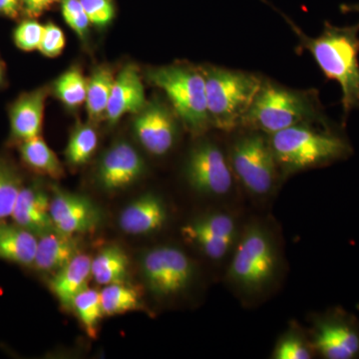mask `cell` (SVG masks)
<instances>
[{
	"label": "cell",
	"instance_id": "6da1fadb",
	"mask_svg": "<svg viewBox=\"0 0 359 359\" xmlns=\"http://www.w3.org/2000/svg\"><path fill=\"white\" fill-rule=\"evenodd\" d=\"M282 252L275 231L264 221L250 222L243 229L226 273V283L247 302L271 294L280 282Z\"/></svg>",
	"mask_w": 359,
	"mask_h": 359
},
{
	"label": "cell",
	"instance_id": "7a4b0ae2",
	"mask_svg": "<svg viewBox=\"0 0 359 359\" xmlns=\"http://www.w3.org/2000/svg\"><path fill=\"white\" fill-rule=\"evenodd\" d=\"M268 136L282 178L346 160L353 152L332 123L297 125Z\"/></svg>",
	"mask_w": 359,
	"mask_h": 359
},
{
	"label": "cell",
	"instance_id": "3957f363",
	"mask_svg": "<svg viewBox=\"0 0 359 359\" xmlns=\"http://www.w3.org/2000/svg\"><path fill=\"white\" fill-rule=\"evenodd\" d=\"M299 39L301 48L313 55L316 65L328 80L341 88L344 120L359 108V22L335 26L325 21L320 36L309 37L292 25Z\"/></svg>",
	"mask_w": 359,
	"mask_h": 359
},
{
	"label": "cell",
	"instance_id": "277c9868",
	"mask_svg": "<svg viewBox=\"0 0 359 359\" xmlns=\"http://www.w3.org/2000/svg\"><path fill=\"white\" fill-rule=\"evenodd\" d=\"M318 91L295 90L263 80L242 126L273 135L302 124H327Z\"/></svg>",
	"mask_w": 359,
	"mask_h": 359
},
{
	"label": "cell",
	"instance_id": "5b68a950",
	"mask_svg": "<svg viewBox=\"0 0 359 359\" xmlns=\"http://www.w3.org/2000/svg\"><path fill=\"white\" fill-rule=\"evenodd\" d=\"M200 68L205 78L208 111L212 126L223 131L242 126L263 78L219 66L208 65Z\"/></svg>",
	"mask_w": 359,
	"mask_h": 359
},
{
	"label": "cell",
	"instance_id": "8992f818",
	"mask_svg": "<svg viewBox=\"0 0 359 359\" xmlns=\"http://www.w3.org/2000/svg\"><path fill=\"white\" fill-rule=\"evenodd\" d=\"M146 79L166 94L180 121L193 135L204 134L212 126L202 70L195 66L175 65L150 68Z\"/></svg>",
	"mask_w": 359,
	"mask_h": 359
},
{
	"label": "cell",
	"instance_id": "52a82bcc",
	"mask_svg": "<svg viewBox=\"0 0 359 359\" xmlns=\"http://www.w3.org/2000/svg\"><path fill=\"white\" fill-rule=\"evenodd\" d=\"M229 160L236 178L250 195L266 198L275 190L280 171L268 135L250 130L238 137Z\"/></svg>",
	"mask_w": 359,
	"mask_h": 359
},
{
	"label": "cell",
	"instance_id": "ba28073f",
	"mask_svg": "<svg viewBox=\"0 0 359 359\" xmlns=\"http://www.w3.org/2000/svg\"><path fill=\"white\" fill-rule=\"evenodd\" d=\"M141 271L151 294L160 299L183 294L190 289L196 276L192 259L173 245H161L145 252L141 259Z\"/></svg>",
	"mask_w": 359,
	"mask_h": 359
},
{
	"label": "cell",
	"instance_id": "9c48e42d",
	"mask_svg": "<svg viewBox=\"0 0 359 359\" xmlns=\"http://www.w3.org/2000/svg\"><path fill=\"white\" fill-rule=\"evenodd\" d=\"M185 177L191 188L201 195L224 197L233 189L235 175L222 149L214 142L202 141L189 153Z\"/></svg>",
	"mask_w": 359,
	"mask_h": 359
},
{
	"label": "cell",
	"instance_id": "30bf717a",
	"mask_svg": "<svg viewBox=\"0 0 359 359\" xmlns=\"http://www.w3.org/2000/svg\"><path fill=\"white\" fill-rule=\"evenodd\" d=\"M309 339L320 358H359V321L344 309H332L314 316Z\"/></svg>",
	"mask_w": 359,
	"mask_h": 359
},
{
	"label": "cell",
	"instance_id": "8fae6325",
	"mask_svg": "<svg viewBox=\"0 0 359 359\" xmlns=\"http://www.w3.org/2000/svg\"><path fill=\"white\" fill-rule=\"evenodd\" d=\"M181 231L187 242L215 262L228 256L240 237L237 221L224 211L202 215L182 226Z\"/></svg>",
	"mask_w": 359,
	"mask_h": 359
},
{
	"label": "cell",
	"instance_id": "7c38bea8",
	"mask_svg": "<svg viewBox=\"0 0 359 359\" xmlns=\"http://www.w3.org/2000/svg\"><path fill=\"white\" fill-rule=\"evenodd\" d=\"M178 119L173 108L159 99H154L135 114V136L148 153L162 157L167 155L176 144Z\"/></svg>",
	"mask_w": 359,
	"mask_h": 359
},
{
	"label": "cell",
	"instance_id": "4fadbf2b",
	"mask_svg": "<svg viewBox=\"0 0 359 359\" xmlns=\"http://www.w3.org/2000/svg\"><path fill=\"white\" fill-rule=\"evenodd\" d=\"M56 231L76 236L95 230L102 221V211L85 196L53 187L49 208Z\"/></svg>",
	"mask_w": 359,
	"mask_h": 359
},
{
	"label": "cell",
	"instance_id": "5bb4252c",
	"mask_svg": "<svg viewBox=\"0 0 359 359\" xmlns=\"http://www.w3.org/2000/svg\"><path fill=\"white\" fill-rule=\"evenodd\" d=\"M145 170L143 158L131 144L116 142L99 161L97 183L106 192H117L138 181Z\"/></svg>",
	"mask_w": 359,
	"mask_h": 359
},
{
	"label": "cell",
	"instance_id": "9a60e30c",
	"mask_svg": "<svg viewBox=\"0 0 359 359\" xmlns=\"http://www.w3.org/2000/svg\"><path fill=\"white\" fill-rule=\"evenodd\" d=\"M140 70L134 65L124 66L116 75L105 120L110 126L126 114H137L147 104Z\"/></svg>",
	"mask_w": 359,
	"mask_h": 359
},
{
	"label": "cell",
	"instance_id": "2e32d148",
	"mask_svg": "<svg viewBox=\"0 0 359 359\" xmlns=\"http://www.w3.org/2000/svg\"><path fill=\"white\" fill-rule=\"evenodd\" d=\"M50 87H40L21 94L9 107L11 140L14 143L32 140L40 136L43 123L45 102Z\"/></svg>",
	"mask_w": 359,
	"mask_h": 359
},
{
	"label": "cell",
	"instance_id": "e0dca14e",
	"mask_svg": "<svg viewBox=\"0 0 359 359\" xmlns=\"http://www.w3.org/2000/svg\"><path fill=\"white\" fill-rule=\"evenodd\" d=\"M168 221L166 204L160 196L147 193L130 203L120 214V228L129 235L146 236L161 230Z\"/></svg>",
	"mask_w": 359,
	"mask_h": 359
},
{
	"label": "cell",
	"instance_id": "ac0fdd59",
	"mask_svg": "<svg viewBox=\"0 0 359 359\" xmlns=\"http://www.w3.org/2000/svg\"><path fill=\"white\" fill-rule=\"evenodd\" d=\"M49 208L50 197L41 186L39 184L23 186L16 200L11 218L14 223L39 237L56 230Z\"/></svg>",
	"mask_w": 359,
	"mask_h": 359
},
{
	"label": "cell",
	"instance_id": "d6986e66",
	"mask_svg": "<svg viewBox=\"0 0 359 359\" xmlns=\"http://www.w3.org/2000/svg\"><path fill=\"white\" fill-rule=\"evenodd\" d=\"M79 254L75 236L52 231L39 236L33 266L39 271L54 273L65 266Z\"/></svg>",
	"mask_w": 359,
	"mask_h": 359
},
{
	"label": "cell",
	"instance_id": "ffe728a7",
	"mask_svg": "<svg viewBox=\"0 0 359 359\" xmlns=\"http://www.w3.org/2000/svg\"><path fill=\"white\" fill-rule=\"evenodd\" d=\"M92 259L88 255L79 254L54 273L49 283L51 292L65 308L72 306L75 297L86 289L91 275Z\"/></svg>",
	"mask_w": 359,
	"mask_h": 359
},
{
	"label": "cell",
	"instance_id": "44dd1931",
	"mask_svg": "<svg viewBox=\"0 0 359 359\" xmlns=\"http://www.w3.org/2000/svg\"><path fill=\"white\" fill-rule=\"evenodd\" d=\"M36 235L18 224L0 222V259L33 266L37 249Z\"/></svg>",
	"mask_w": 359,
	"mask_h": 359
},
{
	"label": "cell",
	"instance_id": "7402d4cb",
	"mask_svg": "<svg viewBox=\"0 0 359 359\" xmlns=\"http://www.w3.org/2000/svg\"><path fill=\"white\" fill-rule=\"evenodd\" d=\"M115 72L112 67L100 65L87 79L86 109L90 121L98 123L105 119L111 91L115 81Z\"/></svg>",
	"mask_w": 359,
	"mask_h": 359
},
{
	"label": "cell",
	"instance_id": "603a6c76",
	"mask_svg": "<svg viewBox=\"0 0 359 359\" xmlns=\"http://www.w3.org/2000/svg\"><path fill=\"white\" fill-rule=\"evenodd\" d=\"M91 275L97 283L104 287L126 283L129 276V257L118 245L104 248L92 259Z\"/></svg>",
	"mask_w": 359,
	"mask_h": 359
},
{
	"label": "cell",
	"instance_id": "cb8c5ba5",
	"mask_svg": "<svg viewBox=\"0 0 359 359\" xmlns=\"http://www.w3.org/2000/svg\"><path fill=\"white\" fill-rule=\"evenodd\" d=\"M20 153L23 164L35 173L55 180L65 176L60 160L41 137L20 143Z\"/></svg>",
	"mask_w": 359,
	"mask_h": 359
},
{
	"label": "cell",
	"instance_id": "d4e9b609",
	"mask_svg": "<svg viewBox=\"0 0 359 359\" xmlns=\"http://www.w3.org/2000/svg\"><path fill=\"white\" fill-rule=\"evenodd\" d=\"M50 92L66 107L76 109L86 101L87 78L81 68L73 66L53 82Z\"/></svg>",
	"mask_w": 359,
	"mask_h": 359
},
{
	"label": "cell",
	"instance_id": "484cf974",
	"mask_svg": "<svg viewBox=\"0 0 359 359\" xmlns=\"http://www.w3.org/2000/svg\"><path fill=\"white\" fill-rule=\"evenodd\" d=\"M100 297L104 316H117L142 308L140 294L125 283L105 285Z\"/></svg>",
	"mask_w": 359,
	"mask_h": 359
},
{
	"label": "cell",
	"instance_id": "4316f807",
	"mask_svg": "<svg viewBox=\"0 0 359 359\" xmlns=\"http://www.w3.org/2000/svg\"><path fill=\"white\" fill-rule=\"evenodd\" d=\"M98 147V135L90 124L76 125L71 132L69 141L65 150V158L71 166L78 167L86 164Z\"/></svg>",
	"mask_w": 359,
	"mask_h": 359
},
{
	"label": "cell",
	"instance_id": "83f0119b",
	"mask_svg": "<svg viewBox=\"0 0 359 359\" xmlns=\"http://www.w3.org/2000/svg\"><path fill=\"white\" fill-rule=\"evenodd\" d=\"M316 355V351L311 339L297 327L292 325L276 341L271 353L273 359H311Z\"/></svg>",
	"mask_w": 359,
	"mask_h": 359
},
{
	"label": "cell",
	"instance_id": "f1b7e54d",
	"mask_svg": "<svg viewBox=\"0 0 359 359\" xmlns=\"http://www.w3.org/2000/svg\"><path fill=\"white\" fill-rule=\"evenodd\" d=\"M71 308L76 313L87 335L96 339L99 323L104 316L100 292L87 287L75 297Z\"/></svg>",
	"mask_w": 359,
	"mask_h": 359
},
{
	"label": "cell",
	"instance_id": "f546056e",
	"mask_svg": "<svg viewBox=\"0 0 359 359\" xmlns=\"http://www.w3.org/2000/svg\"><path fill=\"white\" fill-rule=\"evenodd\" d=\"M22 187V179L15 167L0 158V222L13 215Z\"/></svg>",
	"mask_w": 359,
	"mask_h": 359
},
{
	"label": "cell",
	"instance_id": "4dcf8cb0",
	"mask_svg": "<svg viewBox=\"0 0 359 359\" xmlns=\"http://www.w3.org/2000/svg\"><path fill=\"white\" fill-rule=\"evenodd\" d=\"M61 8L65 22L82 42L86 43L91 25L80 0H61Z\"/></svg>",
	"mask_w": 359,
	"mask_h": 359
},
{
	"label": "cell",
	"instance_id": "1f68e13d",
	"mask_svg": "<svg viewBox=\"0 0 359 359\" xmlns=\"http://www.w3.org/2000/svg\"><path fill=\"white\" fill-rule=\"evenodd\" d=\"M44 25L35 20H23L13 32V41L20 50L30 52L39 49L43 36Z\"/></svg>",
	"mask_w": 359,
	"mask_h": 359
},
{
	"label": "cell",
	"instance_id": "d6a6232c",
	"mask_svg": "<svg viewBox=\"0 0 359 359\" xmlns=\"http://www.w3.org/2000/svg\"><path fill=\"white\" fill-rule=\"evenodd\" d=\"M91 25L107 27L115 16L114 0H80Z\"/></svg>",
	"mask_w": 359,
	"mask_h": 359
},
{
	"label": "cell",
	"instance_id": "836d02e7",
	"mask_svg": "<svg viewBox=\"0 0 359 359\" xmlns=\"http://www.w3.org/2000/svg\"><path fill=\"white\" fill-rule=\"evenodd\" d=\"M66 43L65 32L54 23L44 25L43 36L39 50L48 58H55L62 53Z\"/></svg>",
	"mask_w": 359,
	"mask_h": 359
},
{
	"label": "cell",
	"instance_id": "e575fe53",
	"mask_svg": "<svg viewBox=\"0 0 359 359\" xmlns=\"http://www.w3.org/2000/svg\"><path fill=\"white\" fill-rule=\"evenodd\" d=\"M61 0H22L23 14L30 20L41 16Z\"/></svg>",
	"mask_w": 359,
	"mask_h": 359
},
{
	"label": "cell",
	"instance_id": "d590c367",
	"mask_svg": "<svg viewBox=\"0 0 359 359\" xmlns=\"http://www.w3.org/2000/svg\"><path fill=\"white\" fill-rule=\"evenodd\" d=\"M23 13L22 0H0V15L18 20Z\"/></svg>",
	"mask_w": 359,
	"mask_h": 359
},
{
	"label": "cell",
	"instance_id": "8d00e7d4",
	"mask_svg": "<svg viewBox=\"0 0 359 359\" xmlns=\"http://www.w3.org/2000/svg\"><path fill=\"white\" fill-rule=\"evenodd\" d=\"M340 11L344 13H359V2L358 4H342Z\"/></svg>",
	"mask_w": 359,
	"mask_h": 359
},
{
	"label": "cell",
	"instance_id": "74e56055",
	"mask_svg": "<svg viewBox=\"0 0 359 359\" xmlns=\"http://www.w3.org/2000/svg\"><path fill=\"white\" fill-rule=\"evenodd\" d=\"M6 82V68L2 61L0 60V88L4 85Z\"/></svg>",
	"mask_w": 359,
	"mask_h": 359
}]
</instances>
